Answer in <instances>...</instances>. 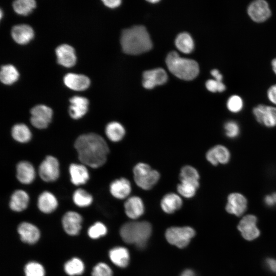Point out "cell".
Returning a JSON list of instances; mask_svg holds the SVG:
<instances>
[{
	"label": "cell",
	"mask_w": 276,
	"mask_h": 276,
	"mask_svg": "<svg viewBox=\"0 0 276 276\" xmlns=\"http://www.w3.org/2000/svg\"><path fill=\"white\" fill-rule=\"evenodd\" d=\"M74 147L80 161L93 168L103 166L109 152V147L104 138L93 132L79 136Z\"/></svg>",
	"instance_id": "1"
},
{
	"label": "cell",
	"mask_w": 276,
	"mask_h": 276,
	"mask_svg": "<svg viewBox=\"0 0 276 276\" xmlns=\"http://www.w3.org/2000/svg\"><path fill=\"white\" fill-rule=\"evenodd\" d=\"M123 52L136 55L150 50L152 46L150 35L143 26H134L123 30L120 39Z\"/></svg>",
	"instance_id": "2"
},
{
	"label": "cell",
	"mask_w": 276,
	"mask_h": 276,
	"mask_svg": "<svg viewBox=\"0 0 276 276\" xmlns=\"http://www.w3.org/2000/svg\"><path fill=\"white\" fill-rule=\"evenodd\" d=\"M152 232V227L147 221H132L125 223L120 228V234L126 243L143 248Z\"/></svg>",
	"instance_id": "3"
},
{
	"label": "cell",
	"mask_w": 276,
	"mask_h": 276,
	"mask_svg": "<svg viewBox=\"0 0 276 276\" xmlns=\"http://www.w3.org/2000/svg\"><path fill=\"white\" fill-rule=\"evenodd\" d=\"M166 63L171 73L183 80H192L199 73V65L196 61L181 57L175 51H172L168 54Z\"/></svg>",
	"instance_id": "4"
},
{
	"label": "cell",
	"mask_w": 276,
	"mask_h": 276,
	"mask_svg": "<svg viewBox=\"0 0 276 276\" xmlns=\"http://www.w3.org/2000/svg\"><path fill=\"white\" fill-rule=\"evenodd\" d=\"M134 182L144 190L152 189L160 179V174L147 164L139 163L133 168Z\"/></svg>",
	"instance_id": "5"
},
{
	"label": "cell",
	"mask_w": 276,
	"mask_h": 276,
	"mask_svg": "<svg viewBox=\"0 0 276 276\" xmlns=\"http://www.w3.org/2000/svg\"><path fill=\"white\" fill-rule=\"evenodd\" d=\"M195 232L190 226L171 227L165 233L167 241L179 248L186 247L194 237Z\"/></svg>",
	"instance_id": "6"
},
{
	"label": "cell",
	"mask_w": 276,
	"mask_h": 276,
	"mask_svg": "<svg viewBox=\"0 0 276 276\" xmlns=\"http://www.w3.org/2000/svg\"><path fill=\"white\" fill-rule=\"evenodd\" d=\"M38 174L40 177L45 182L56 180L60 174L58 159L53 156H47L39 165Z\"/></svg>",
	"instance_id": "7"
},
{
	"label": "cell",
	"mask_w": 276,
	"mask_h": 276,
	"mask_svg": "<svg viewBox=\"0 0 276 276\" xmlns=\"http://www.w3.org/2000/svg\"><path fill=\"white\" fill-rule=\"evenodd\" d=\"M30 113L31 123L37 129L47 128L52 119V109L44 105H36L31 109Z\"/></svg>",
	"instance_id": "8"
},
{
	"label": "cell",
	"mask_w": 276,
	"mask_h": 276,
	"mask_svg": "<svg viewBox=\"0 0 276 276\" xmlns=\"http://www.w3.org/2000/svg\"><path fill=\"white\" fill-rule=\"evenodd\" d=\"M252 112L259 123L268 127L276 126V107L259 104L254 108Z\"/></svg>",
	"instance_id": "9"
},
{
	"label": "cell",
	"mask_w": 276,
	"mask_h": 276,
	"mask_svg": "<svg viewBox=\"0 0 276 276\" xmlns=\"http://www.w3.org/2000/svg\"><path fill=\"white\" fill-rule=\"evenodd\" d=\"M247 13L250 18L256 22H262L271 16V10L267 2L264 0H257L251 2L247 8Z\"/></svg>",
	"instance_id": "10"
},
{
	"label": "cell",
	"mask_w": 276,
	"mask_h": 276,
	"mask_svg": "<svg viewBox=\"0 0 276 276\" xmlns=\"http://www.w3.org/2000/svg\"><path fill=\"white\" fill-rule=\"evenodd\" d=\"M257 222V217L253 215H246L240 220L237 227L245 239L250 241L259 237L260 232Z\"/></svg>",
	"instance_id": "11"
},
{
	"label": "cell",
	"mask_w": 276,
	"mask_h": 276,
	"mask_svg": "<svg viewBox=\"0 0 276 276\" xmlns=\"http://www.w3.org/2000/svg\"><path fill=\"white\" fill-rule=\"evenodd\" d=\"M143 85L147 89H151L156 85L163 84L167 81L168 75L162 68H156L144 72Z\"/></svg>",
	"instance_id": "12"
},
{
	"label": "cell",
	"mask_w": 276,
	"mask_h": 276,
	"mask_svg": "<svg viewBox=\"0 0 276 276\" xmlns=\"http://www.w3.org/2000/svg\"><path fill=\"white\" fill-rule=\"evenodd\" d=\"M247 201L244 195L239 193H232L227 197L226 211L237 216H241L246 210Z\"/></svg>",
	"instance_id": "13"
},
{
	"label": "cell",
	"mask_w": 276,
	"mask_h": 276,
	"mask_svg": "<svg viewBox=\"0 0 276 276\" xmlns=\"http://www.w3.org/2000/svg\"><path fill=\"white\" fill-rule=\"evenodd\" d=\"M82 218L77 212L69 211L62 217V223L64 230L68 235L75 236L79 233L81 228Z\"/></svg>",
	"instance_id": "14"
},
{
	"label": "cell",
	"mask_w": 276,
	"mask_h": 276,
	"mask_svg": "<svg viewBox=\"0 0 276 276\" xmlns=\"http://www.w3.org/2000/svg\"><path fill=\"white\" fill-rule=\"evenodd\" d=\"M207 160L213 166L226 164L230 159L229 150L225 146L218 145L210 149L205 155Z\"/></svg>",
	"instance_id": "15"
},
{
	"label": "cell",
	"mask_w": 276,
	"mask_h": 276,
	"mask_svg": "<svg viewBox=\"0 0 276 276\" xmlns=\"http://www.w3.org/2000/svg\"><path fill=\"white\" fill-rule=\"evenodd\" d=\"M58 63L66 67L74 66L76 62L74 49L71 45L63 44L58 46L55 50Z\"/></svg>",
	"instance_id": "16"
},
{
	"label": "cell",
	"mask_w": 276,
	"mask_h": 276,
	"mask_svg": "<svg viewBox=\"0 0 276 276\" xmlns=\"http://www.w3.org/2000/svg\"><path fill=\"white\" fill-rule=\"evenodd\" d=\"M131 189L130 182L124 177L114 180L109 186L111 194L119 199H123L128 197L131 192Z\"/></svg>",
	"instance_id": "17"
},
{
	"label": "cell",
	"mask_w": 276,
	"mask_h": 276,
	"mask_svg": "<svg viewBox=\"0 0 276 276\" xmlns=\"http://www.w3.org/2000/svg\"><path fill=\"white\" fill-rule=\"evenodd\" d=\"M124 210L125 214L129 218L136 219L144 214L145 207L140 197L133 196L128 197L125 202Z\"/></svg>",
	"instance_id": "18"
},
{
	"label": "cell",
	"mask_w": 276,
	"mask_h": 276,
	"mask_svg": "<svg viewBox=\"0 0 276 276\" xmlns=\"http://www.w3.org/2000/svg\"><path fill=\"white\" fill-rule=\"evenodd\" d=\"M69 114L74 119H79L84 116L88 111L89 102L87 98L74 96L70 99Z\"/></svg>",
	"instance_id": "19"
},
{
	"label": "cell",
	"mask_w": 276,
	"mask_h": 276,
	"mask_svg": "<svg viewBox=\"0 0 276 276\" xmlns=\"http://www.w3.org/2000/svg\"><path fill=\"white\" fill-rule=\"evenodd\" d=\"M21 241L28 244H34L37 242L40 238V231L34 225L28 223L22 222L17 228Z\"/></svg>",
	"instance_id": "20"
},
{
	"label": "cell",
	"mask_w": 276,
	"mask_h": 276,
	"mask_svg": "<svg viewBox=\"0 0 276 276\" xmlns=\"http://www.w3.org/2000/svg\"><path fill=\"white\" fill-rule=\"evenodd\" d=\"M63 82L69 88L78 91L86 89L90 84V80L87 76L74 73L67 74L63 78Z\"/></svg>",
	"instance_id": "21"
},
{
	"label": "cell",
	"mask_w": 276,
	"mask_h": 276,
	"mask_svg": "<svg viewBox=\"0 0 276 276\" xmlns=\"http://www.w3.org/2000/svg\"><path fill=\"white\" fill-rule=\"evenodd\" d=\"M34 167L28 161H21L16 166V177L23 184L32 183L35 177Z\"/></svg>",
	"instance_id": "22"
},
{
	"label": "cell",
	"mask_w": 276,
	"mask_h": 276,
	"mask_svg": "<svg viewBox=\"0 0 276 276\" xmlns=\"http://www.w3.org/2000/svg\"><path fill=\"white\" fill-rule=\"evenodd\" d=\"M11 35L16 42L24 44L28 43L33 38L34 31L28 25H18L12 28Z\"/></svg>",
	"instance_id": "23"
},
{
	"label": "cell",
	"mask_w": 276,
	"mask_h": 276,
	"mask_svg": "<svg viewBox=\"0 0 276 276\" xmlns=\"http://www.w3.org/2000/svg\"><path fill=\"white\" fill-rule=\"evenodd\" d=\"M69 172L71 180L76 186L85 184L89 178L88 170L84 164H72Z\"/></svg>",
	"instance_id": "24"
},
{
	"label": "cell",
	"mask_w": 276,
	"mask_h": 276,
	"mask_svg": "<svg viewBox=\"0 0 276 276\" xmlns=\"http://www.w3.org/2000/svg\"><path fill=\"white\" fill-rule=\"evenodd\" d=\"M182 205L180 196L174 193L165 195L160 201V207L167 214H172L179 210Z\"/></svg>",
	"instance_id": "25"
},
{
	"label": "cell",
	"mask_w": 276,
	"mask_h": 276,
	"mask_svg": "<svg viewBox=\"0 0 276 276\" xmlns=\"http://www.w3.org/2000/svg\"><path fill=\"white\" fill-rule=\"evenodd\" d=\"M37 205L39 210L44 213H51L58 206L56 197L50 192H43L38 197Z\"/></svg>",
	"instance_id": "26"
},
{
	"label": "cell",
	"mask_w": 276,
	"mask_h": 276,
	"mask_svg": "<svg viewBox=\"0 0 276 276\" xmlns=\"http://www.w3.org/2000/svg\"><path fill=\"white\" fill-rule=\"evenodd\" d=\"M29 202L28 193L22 190H17L11 196L9 206L15 212H21L25 210Z\"/></svg>",
	"instance_id": "27"
},
{
	"label": "cell",
	"mask_w": 276,
	"mask_h": 276,
	"mask_svg": "<svg viewBox=\"0 0 276 276\" xmlns=\"http://www.w3.org/2000/svg\"><path fill=\"white\" fill-rule=\"evenodd\" d=\"M109 257L111 262L119 267H126L129 263V252L128 249L124 247L113 248L109 251Z\"/></svg>",
	"instance_id": "28"
},
{
	"label": "cell",
	"mask_w": 276,
	"mask_h": 276,
	"mask_svg": "<svg viewBox=\"0 0 276 276\" xmlns=\"http://www.w3.org/2000/svg\"><path fill=\"white\" fill-rule=\"evenodd\" d=\"M105 132L107 138L113 142H120L126 134V130L123 125L116 121L108 123Z\"/></svg>",
	"instance_id": "29"
},
{
	"label": "cell",
	"mask_w": 276,
	"mask_h": 276,
	"mask_svg": "<svg viewBox=\"0 0 276 276\" xmlns=\"http://www.w3.org/2000/svg\"><path fill=\"white\" fill-rule=\"evenodd\" d=\"M199 187V181L180 180L177 186V191L179 195L186 198L194 197Z\"/></svg>",
	"instance_id": "30"
},
{
	"label": "cell",
	"mask_w": 276,
	"mask_h": 276,
	"mask_svg": "<svg viewBox=\"0 0 276 276\" xmlns=\"http://www.w3.org/2000/svg\"><path fill=\"white\" fill-rule=\"evenodd\" d=\"M13 138L18 142L25 143L28 142L32 137V133L29 127L22 123L14 125L11 130Z\"/></svg>",
	"instance_id": "31"
},
{
	"label": "cell",
	"mask_w": 276,
	"mask_h": 276,
	"mask_svg": "<svg viewBox=\"0 0 276 276\" xmlns=\"http://www.w3.org/2000/svg\"><path fill=\"white\" fill-rule=\"evenodd\" d=\"M175 43L180 51L186 54L191 53L194 47L192 37L187 32L179 33L175 39Z\"/></svg>",
	"instance_id": "32"
},
{
	"label": "cell",
	"mask_w": 276,
	"mask_h": 276,
	"mask_svg": "<svg viewBox=\"0 0 276 276\" xmlns=\"http://www.w3.org/2000/svg\"><path fill=\"white\" fill-rule=\"evenodd\" d=\"M19 77V73L12 65L7 64L1 67L0 79L2 83L9 85L16 82Z\"/></svg>",
	"instance_id": "33"
},
{
	"label": "cell",
	"mask_w": 276,
	"mask_h": 276,
	"mask_svg": "<svg viewBox=\"0 0 276 276\" xmlns=\"http://www.w3.org/2000/svg\"><path fill=\"white\" fill-rule=\"evenodd\" d=\"M64 268L68 275L74 276L81 274L84 271V265L80 259L74 258L65 263Z\"/></svg>",
	"instance_id": "34"
},
{
	"label": "cell",
	"mask_w": 276,
	"mask_h": 276,
	"mask_svg": "<svg viewBox=\"0 0 276 276\" xmlns=\"http://www.w3.org/2000/svg\"><path fill=\"white\" fill-rule=\"evenodd\" d=\"M73 201L79 207H86L93 202L92 196L86 190L82 189L76 190L73 196Z\"/></svg>",
	"instance_id": "35"
},
{
	"label": "cell",
	"mask_w": 276,
	"mask_h": 276,
	"mask_svg": "<svg viewBox=\"0 0 276 276\" xmlns=\"http://www.w3.org/2000/svg\"><path fill=\"white\" fill-rule=\"evenodd\" d=\"M36 7L34 0H16L13 3V9L18 14L27 15Z\"/></svg>",
	"instance_id": "36"
},
{
	"label": "cell",
	"mask_w": 276,
	"mask_h": 276,
	"mask_svg": "<svg viewBox=\"0 0 276 276\" xmlns=\"http://www.w3.org/2000/svg\"><path fill=\"white\" fill-rule=\"evenodd\" d=\"M200 175L196 168L190 165L181 168L179 173L180 180L199 181Z\"/></svg>",
	"instance_id": "37"
},
{
	"label": "cell",
	"mask_w": 276,
	"mask_h": 276,
	"mask_svg": "<svg viewBox=\"0 0 276 276\" xmlns=\"http://www.w3.org/2000/svg\"><path fill=\"white\" fill-rule=\"evenodd\" d=\"M25 273L26 276H44L45 271L40 264L31 262L26 265Z\"/></svg>",
	"instance_id": "38"
},
{
	"label": "cell",
	"mask_w": 276,
	"mask_h": 276,
	"mask_svg": "<svg viewBox=\"0 0 276 276\" xmlns=\"http://www.w3.org/2000/svg\"><path fill=\"white\" fill-rule=\"evenodd\" d=\"M228 110L233 113L240 112L243 107V101L239 96L234 95L228 98L226 102Z\"/></svg>",
	"instance_id": "39"
},
{
	"label": "cell",
	"mask_w": 276,
	"mask_h": 276,
	"mask_svg": "<svg viewBox=\"0 0 276 276\" xmlns=\"http://www.w3.org/2000/svg\"><path fill=\"white\" fill-rule=\"evenodd\" d=\"M87 233L90 238L98 239L106 235L107 228L102 223L97 222L88 228Z\"/></svg>",
	"instance_id": "40"
},
{
	"label": "cell",
	"mask_w": 276,
	"mask_h": 276,
	"mask_svg": "<svg viewBox=\"0 0 276 276\" xmlns=\"http://www.w3.org/2000/svg\"><path fill=\"white\" fill-rule=\"evenodd\" d=\"M225 134L230 139L236 138L240 133V126L238 123L233 120L226 122L224 124Z\"/></svg>",
	"instance_id": "41"
},
{
	"label": "cell",
	"mask_w": 276,
	"mask_h": 276,
	"mask_svg": "<svg viewBox=\"0 0 276 276\" xmlns=\"http://www.w3.org/2000/svg\"><path fill=\"white\" fill-rule=\"evenodd\" d=\"M91 276H112V272L108 265L99 263L94 267Z\"/></svg>",
	"instance_id": "42"
},
{
	"label": "cell",
	"mask_w": 276,
	"mask_h": 276,
	"mask_svg": "<svg viewBox=\"0 0 276 276\" xmlns=\"http://www.w3.org/2000/svg\"><path fill=\"white\" fill-rule=\"evenodd\" d=\"M207 89L212 93L223 92L226 89L225 85L222 82H219L215 79H209L205 83Z\"/></svg>",
	"instance_id": "43"
},
{
	"label": "cell",
	"mask_w": 276,
	"mask_h": 276,
	"mask_svg": "<svg viewBox=\"0 0 276 276\" xmlns=\"http://www.w3.org/2000/svg\"><path fill=\"white\" fill-rule=\"evenodd\" d=\"M267 95L269 100L276 105V84L273 85L269 88Z\"/></svg>",
	"instance_id": "44"
},
{
	"label": "cell",
	"mask_w": 276,
	"mask_h": 276,
	"mask_svg": "<svg viewBox=\"0 0 276 276\" xmlns=\"http://www.w3.org/2000/svg\"><path fill=\"white\" fill-rule=\"evenodd\" d=\"M264 200L267 205L269 206H274L276 204V192L266 195Z\"/></svg>",
	"instance_id": "45"
},
{
	"label": "cell",
	"mask_w": 276,
	"mask_h": 276,
	"mask_svg": "<svg viewBox=\"0 0 276 276\" xmlns=\"http://www.w3.org/2000/svg\"><path fill=\"white\" fill-rule=\"evenodd\" d=\"M104 4L110 8H114L118 7L121 3V0H103Z\"/></svg>",
	"instance_id": "46"
},
{
	"label": "cell",
	"mask_w": 276,
	"mask_h": 276,
	"mask_svg": "<svg viewBox=\"0 0 276 276\" xmlns=\"http://www.w3.org/2000/svg\"><path fill=\"white\" fill-rule=\"evenodd\" d=\"M266 264L273 272L276 273V260L272 258H268L266 260Z\"/></svg>",
	"instance_id": "47"
},
{
	"label": "cell",
	"mask_w": 276,
	"mask_h": 276,
	"mask_svg": "<svg viewBox=\"0 0 276 276\" xmlns=\"http://www.w3.org/2000/svg\"><path fill=\"white\" fill-rule=\"evenodd\" d=\"M211 74L215 79L219 82H222L223 76L219 71L217 69L212 70L211 71Z\"/></svg>",
	"instance_id": "48"
},
{
	"label": "cell",
	"mask_w": 276,
	"mask_h": 276,
	"mask_svg": "<svg viewBox=\"0 0 276 276\" xmlns=\"http://www.w3.org/2000/svg\"><path fill=\"white\" fill-rule=\"evenodd\" d=\"M180 276H196V275L192 270L186 269L182 272Z\"/></svg>",
	"instance_id": "49"
},
{
	"label": "cell",
	"mask_w": 276,
	"mask_h": 276,
	"mask_svg": "<svg viewBox=\"0 0 276 276\" xmlns=\"http://www.w3.org/2000/svg\"><path fill=\"white\" fill-rule=\"evenodd\" d=\"M271 66L274 73L276 74V58L272 60Z\"/></svg>",
	"instance_id": "50"
},
{
	"label": "cell",
	"mask_w": 276,
	"mask_h": 276,
	"mask_svg": "<svg viewBox=\"0 0 276 276\" xmlns=\"http://www.w3.org/2000/svg\"><path fill=\"white\" fill-rule=\"evenodd\" d=\"M148 1L152 3H156L158 2L159 0H148Z\"/></svg>",
	"instance_id": "51"
}]
</instances>
